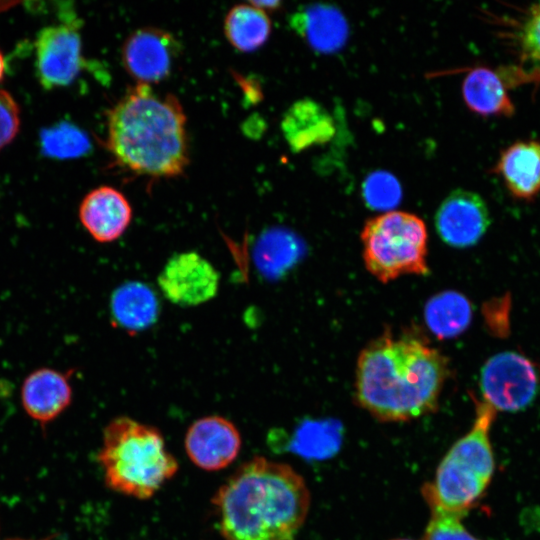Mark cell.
I'll list each match as a JSON object with an SVG mask.
<instances>
[{"label": "cell", "instance_id": "obj_1", "mask_svg": "<svg viewBox=\"0 0 540 540\" xmlns=\"http://www.w3.org/2000/svg\"><path fill=\"white\" fill-rule=\"evenodd\" d=\"M449 361L416 332H384L360 352L355 398L381 421H407L437 408Z\"/></svg>", "mask_w": 540, "mask_h": 540}, {"label": "cell", "instance_id": "obj_2", "mask_svg": "<svg viewBox=\"0 0 540 540\" xmlns=\"http://www.w3.org/2000/svg\"><path fill=\"white\" fill-rule=\"evenodd\" d=\"M225 540H293L310 494L290 466L255 457L241 465L213 499Z\"/></svg>", "mask_w": 540, "mask_h": 540}, {"label": "cell", "instance_id": "obj_3", "mask_svg": "<svg viewBox=\"0 0 540 540\" xmlns=\"http://www.w3.org/2000/svg\"><path fill=\"white\" fill-rule=\"evenodd\" d=\"M107 147L129 171L151 178H172L189 164L187 118L179 99L151 85L129 87L108 114Z\"/></svg>", "mask_w": 540, "mask_h": 540}, {"label": "cell", "instance_id": "obj_4", "mask_svg": "<svg viewBox=\"0 0 540 540\" xmlns=\"http://www.w3.org/2000/svg\"><path fill=\"white\" fill-rule=\"evenodd\" d=\"M97 459L110 489L141 500L151 498L178 470L161 432L126 416L104 428Z\"/></svg>", "mask_w": 540, "mask_h": 540}, {"label": "cell", "instance_id": "obj_5", "mask_svg": "<svg viewBox=\"0 0 540 540\" xmlns=\"http://www.w3.org/2000/svg\"><path fill=\"white\" fill-rule=\"evenodd\" d=\"M471 429L457 440L441 460L434 479L422 489L429 507L466 513L483 495L494 473L490 429L496 410L477 401Z\"/></svg>", "mask_w": 540, "mask_h": 540}, {"label": "cell", "instance_id": "obj_6", "mask_svg": "<svg viewBox=\"0 0 540 540\" xmlns=\"http://www.w3.org/2000/svg\"><path fill=\"white\" fill-rule=\"evenodd\" d=\"M360 237L364 265L380 282L429 273L427 227L417 215L385 212L367 220Z\"/></svg>", "mask_w": 540, "mask_h": 540}, {"label": "cell", "instance_id": "obj_7", "mask_svg": "<svg viewBox=\"0 0 540 540\" xmlns=\"http://www.w3.org/2000/svg\"><path fill=\"white\" fill-rule=\"evenodd\" d=\"M480 389L483 401L496 411L522 410L540 389V365L516 351L497 353L481 368Z\"/></svg>", "mask_w": 540, "mask_h": 540}, {"label": "cell", "instance_id": "obj_8", "mask_svg": "<svg viewBox=\"0 0 540 540\" xmlns=\"http://www.w3.org/2000/svg\"><path fill=\"white\" fill-rule=\"evenodd\" d=\"M76 15L64 24L43 28L37 36L36 69L45 89L69 85L84 66Z\"/></svg>", "mask_w": 540, "mask_h": 540}, {"label": "cell", "instance_id": "obj_9", "mask_svg": "<svg viewBox=\"0 0 540 540\" xmlns=\"http://www.w3.org/2000/svg\"><path fill=\"white\" fill-rule=\"evenodd\" d=\"M181 51L178 39L157 27L133 31L122 47V62L136 83L151 85L166 79Z\"/></svg>", "mask_w": 540, "mask_h": 540}, {"label": "cell", "instance_id": "obj_10", "mask_svg": "<svg viewBox=\"0 0 540 540\" xmlns=\"http://www.w3.org/2000/svg\"><path fill=\"white\" fill-rule=\"evenodd\" d=\"M158 284L172 303L184 307L196 306L217 294L219 274L200 254L182 252L168 260L159 274Z\"/></svg>", "mask_w": 540, "mask_h": 540}, {"label": "cell", "instance_id": "obj_11", "mask_svg": "<svg viewBox=\"0 0 540 540\" xmlns=\"http://www.w3.org/2000/svg\"><path fill=\"white\" fill-rule=\"evenodd\" d=\"M491 224L488 206L475 192L456 189L440 204L435 227L449 246L467 248L479 242Z\"/></svg>", "mask_w": 540, "mask_h": 540}, {"label": "cell", "instance_id": "obj_12", "mask_svg": "<svg viewBox=\"0 0 540 540\" xmlns=\"http://www.w3.org/2000/svg\"><path fill=\"white\" fill-rule=\"evenodd\" d=\"M241 437L228 419L212 415L193 422L185 435V450L190 460L206 471L229 466L238 456Z\"/></svg>", "mask_w": 540, "mask_h": 540}, {"label": "cell", "instance_id": "obj_13", "mask_svg": "<svg viewBox=\"0 0 540 540\" xmlns=\"http://www.w3.org/2000/svg\"><path fill=\"white\" fill-rule=\"evenodd\" d=\"M132 216L127 198L110 186H100L89 192L79 209L82 225L100 243L120 238L129 227Z\"/></svg>", "mask_w": 540, "mask_h": 540}, {"label": "cell", "instance_id": "obj_14", "mask_svg": "<svg viewBox=\"0 0 540 540\" xmlns=\"http://www.w3.org/2000/svg\"><path fill=\"white\" fill-rule=\"evenodd\" d=\"M289 23L312 49L322 53L339 50L349 33L343 13L326 4H313L298 9L290 16Z\"/></svg>", "mask_w": 540, "mask_h": 540}, {"label": "cell", "instance_id": "obj_15", "mask_svg": "<svg viewBox=\"0 0 540 540\" xmlns=\"http://www.w3.org/2000/svg\"><path fill=\"white\" fill-rule=\"evenodd\" d=\"M71 398L67 376L49 368L32 372L21 389L24 410L42 425L59 416L69 406Z\"/></svg>", "mask_w": 540, "mask_h": 540}, {"label": "cell", "instance_id": "obj_16", "mask_svg": "<svg viewBox=\"0 0 540 540\" xmlns=\"http://www.w3.org/2000/svg\"><path fill=\"white\" fill-rule=\"evenodd\" d=\"M495 171L511 195L532 200L540 194V142L521 140L500 155Z\"/></svg>", "mask_w": 540, "mask_h": 540}, {"label": "cell", "instance_id": "obj_17", "mask_svg": "<svg viewBox=\"0 0 540 540\" xmlns=\"http://www.w3.org/2000/svg\"><path fill=\"white\" fill-rule=\"evenodd\" d=\"M467 107L481 116H511L514 105L502 78L490 68L479 66L470 70L462 84Z\"/></svg>", "mask_w": 540, "mask_h": 540}, {"label": "cell", "instance_id": "obj_18", "mask_svg": "<svg viewBox=\"0 0 540 540\" xmlns=\"http://www.w3.org/2000/svg\"><path fill=\"white\" fill-rule=\"evenodd\" d=\"M111 312L120 327L138 332L156 321L159 302L154 291L146 284L127 282L113 292Z\"/></svg>", "mask_w": 540, "mask_h": 540}, {"label": "cell", "instance_id": "obj_19", "mask_svg": "<svg viewBox=\"0 0 540 540\" xmlns=\"http://www.w3.org/2000/svg\"><path fill=\"white\" fill-rule=\"evenodd\" d=\"M473 309L469 299L457 291H444L431 297L424 308L425 322L438 338H451L470 325Z\"/></svg>", "mask_w": 540, "mask_h": 540}, {"label": "cell", "instance_id": "obj_20", "mask_svg": "<svg viewBox=\"0 0 540 540\" xmlns=\"http://www.w3.org/2000/svg\"><path fill=\"white\" fill-rule=\"evenodd\" d=\"M224 33L230 44L241 52L261 48L271 34L267 12L250 3L233 6L224 20Z\"/></svg>", "mask_w": 540, "mask_h": 540}, {"label": "cell", "instance_id": "obj_21", "mask_svg": "<svg viewBox=\"0 0 540 540\" xmlns=\"http://www.w3.org/2000/svg\"><path fill=\"white\" fill-rule=\"evenodd\" d=\"M330 122L328 115L319 105L302 101L289 110L283 129L289 142L300 149L327 138L332 129Z\"/></svg>", "mask_w": 540, "mask_h": 540}, {"label": "cell", "instance_id": "obj_22", "mask_svg": "<svg viewBox=\"0 0 540 540\" xmlns=\"http://www.w3.org/2000/svg\"><path fill=\"white\" fill-rule=\"evenodd\" d=\"M40 141L42 152L57 159L78 158L91 149L87 134L68 122L43 130Z\"/></svg>", "mask_w": 540, "mask_h": 540}, {"label": "cell", "instance_id": "obj_23", "mask_svg": "<svg viewBox=\"0 0 540 540\" xmlns=\"http://www.w3.org/2000/svg\"><path fill=\"white\" fill-rule=\"evenodd\" d=\"M338 435L334 424L309 422L295 431L289 447L302 456L320 458L335 452Z\"/></svg>", "mask_w": 540, "mask_h": 540}, {"label": "cell", "instance_id": "obj_24", "mask_svg": "<svg viewBox=\"0 0 540 540\" xmlns=\"http://www.w3.org/2000/svg\"><path fill=\"white\" fill-rule=\"evenodd\" d=\"M362 196L370 209L388 212L400 203L402 189L394 175L384 170H377L370 173L363 181Z\"/></svg>", "mask_w": 540, "mask_h": 540}, {"label": "cell", "instance_id": "obj_25", "mask_svg": "<svg viewBox=\"0 0 540 540\" xmlns=\"http://www.w3.org/2000/svg\"><path fill=\"white\" fill-rule=\"evenodd\" d=\"M431 518L422 540H480L461 523L463 515L439 508H430Z\"/></svg>", "mask_w": 540, "mask_h": 540}, {"label": "cell", "instance_id": "obj_26", "mask_svg": "<svg viewBox=\"0 0 540 540\" xmlns=\"http://www.w3.org/2000/svg\"><path fill=\"white\" fill-rule=\"evenodd\" d=\"M520 45L527 60L540 67V3L528 10L520 30Z\"/></svg>", "mask_w": 540, "mask_h": 540}, {"label": "cell", "instance_id": "obj_27", "mask_svg": "<svg viewBox=\"0 0 540 540\" xmlns=\"http://www.w3.org/2000/svg\"><path fill=\"white\" fill-rule=\"evenodd\" d=\"M20 125L19 108L12 96L0 90V150L16 136Z\"/></svg>", "mask_w": 540, "mask_h": 540}, {"label": "cell", "instance_id": "obj_28", "mask_svg": "<svg viewBox=\"0 0 540 540\" xmlns=\"http://www.w3.org/2000/svg\"><path fill=\"white\" fill-rule=\"evenodd\" d=\"M249 3L265 12L277 10L281 6L279 1H250Z\"/></svg>", "mask_w": 540, "mask_h": 540}, {"label": "cell", "instance_id": "obj_29", "mask_svg": "<svg viewBox=\"0 0 540 540\" xmlns=\"http://www.w3.org/2000/svg\"><path fill=\"white\" fill-rule=\"evenodd\" d=\"M4 70H5L4 58L0 52V81L3 78Z\"/></svg>", "mask_w": 540, "mask_h": 540}, {"label": "cell", "instance_id": "obj_30", "mask_svg": "<svg viewBox=\"0 0 540 540\" xmlns=\"http://www.w3.org/2000/svg\"><path fill=\"white\" fill-rule=\"evenodd\" d=\"M8 540H32V539L11 538V539H8ZM41 540H50V538H44V539H41Z\"/></svg>", "mask_w": 540, "mask_h": 540}, {"label": "cell", "instance_id": "obj_31", "mask_svg": "<svg viewBox=\"0 0 540 540\" xmlns=\"http://www.w3.org/2000/svg\"><path fill=\"white\" fill-rule=\"evenodd\" d=\"M393 540H410V539H405V538H399V539H393Z\"/></svg>", "mask_w": 540, "mask_h": 540}]
</instances>
